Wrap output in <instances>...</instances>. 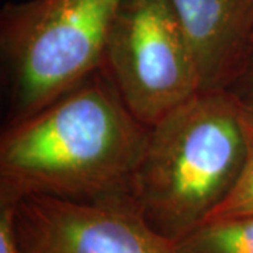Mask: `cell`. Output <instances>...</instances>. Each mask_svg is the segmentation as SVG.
Returning a JSON list of instances; mask_svg holds the SVG:
<instances>
[{
  "label": "cell",
  "instance_id": "6da1fadb",
  "mask_svg": "<svg viewBox=\"0 0 253 253\" xmlns=\"http://www.w3.org/2000/svg\"><path fill=\"white\" fill-rule=\"evenodd\" d=\"M149 126L101 69L0 136V204L28 196L79 203L134 199Z\"/></svg>",
  "mask_w": 253,
  "mask_h": 253
},
{
  "label": "cell",
  "instance_id": "7a4b0ae2",
  "mask_svg": "<svg viewBox=\"0 0 253 253\" xmlns=\"http://www.w3.org/2000/svg\"><path fill=\"white\" fill-rule=\"evenodd\" d=\"M245 155L241 100L229 90H200L149 126L134 199L148 224L177 242L226 199Z\"/></svg>",
  "mask_w": 253,
  "mask_h": 253
},
{
  "label": "cell",
  "instance_id": "3957f363",
  "mask_svg": "<svg viewBox=\"0 0 253 253\" xmlns=\"http://www.w3.org/2000/svg\"><path fill=\"white\" fill-rule=\"evenodd\" d=\"M121 0H30L0 13L7 124L26 120L101 68Z\"/></svg>",
  "mask_w": 253,
  "mask_h": 253
},
{
  "label": "cell",
  "instance_id": "277c9868",
  "mask_svg": "<svg viewBox=\"0 0 253 253\" xmlns=\"http://www.w3.org/2000/svg\"><path fill=\"white\" fill-rule=\"evenodd\" d=\"M100 69L145 126L200 91L197 65L169 0H121Z\"/></svg>",
  "mask_w": 253,
  "mask_h": 253
},
{
  "label": "cell",
  "instance_id": "5b68a950",
  "mask_svg": "<svg viewBox=\"0 0 253 253\" xmlns=\"http://www.w3.org/2000/svg\"><path fill=\"white\" fill-rule=\"evenodd\" d=\"M18 253H177L135 200L79 203L28 196L14 204Z\"/></svg>",
  "mask_w": 253,
  "mask_h": 253
},
{
  "label": "cell",
  "instance_id": "8992f818",
  "mask_svg": "<svg viewBox=\"0 0 253 253\" xmlns=\"http://www.w3.org/2000/svg\"><path fill=\"white\" fill-rule=\"evenodd\" d=\"M189 41L200 90H229L253 38V0H169Z\"/></svg>",
  "mask_w": 253,
  "mask_h": 253
},
{
  "label": "cell",
  "instance_id": "52a82bcc",
  "mask_svg": "<svg viewBox=\"0 0 253 253\" xmlns=\"http://www.w3.org/2000/svg\"><path fill=\"white\" fill-rule=\"evenodd\" d=\"M174 244L177 253H253V215L207 221Z\"/></svg>",
  "mask_w": 253,
  "mask_h": 253
},
{
  "label": "cell",
  "instance_id": "ba28073f",
  "mask_svg": "<svg viewBox=\"0 0 253 253\" xmlns=\"http://www.w3.org/2000/svg\"><path fill=\"white\" fill-rule=\"evenodd\" d=\"M244 123L246 132V155L244 166L234 189L218 206L217 210L206 219V222L224 218L253 215V126H251L245 117Z\"/></svg>",
  "mask_w": 253,
  "mask_h": 253
},
{
  "label": "cell",
  "instance_id": "9c48e42d",
  "mask_svg": "<svg viewBox=\"0 0 253 253\" xmlns=\"http://www.w3.org/2000/svg\"><path fill=\"white\" fill-rule=\"evenodd\" d=\"M0 253H18L14 235V206L0 204Z\"/></svg>",
  "mask_w": 253,
  "mask_h": 253
},
{
  "label": "cell",
  "instance_id": "30bf717a",
  "mask_svg": "<svg viewBox=\"0 0 253 253\" xmlns=\"http://www.w3.org/2000/svg\"><path fill=\"white\" fill-rule=\"evenodd\" d=\"M238 99L252 100L253 99V38L248 55L245 58V62L236 76L235 82L229 87Z\"/></svg>",
  "mask_w": 253,
  "mask_h": 253
},
{
  "label": "cell",
  "instance_id": "8fae6325",
  "mask_svg": "<svg viewBox=\"0 0 253 253\" xmlns=\"http://www.w3.org/2000/svg\"><path fill=\"white\" fill-rule=\"evenodd\" d=\"M241 104H242V113H244L245 120H246L251 126H253V99L241 100Z\"/></svg>",
  "mask_w": 253,
  "mask_h": 253
}]
</instances>
